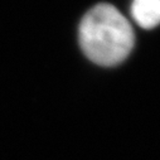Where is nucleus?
I'll return each mask as SVG.
<instances>
[{"label":"nucleus","mask_w":160,"mask_h":160,"mask_svg":"<svg viewBox=\"0 0 160 160\" xmlns=\"http://www.w3.org/2000/svg\"><path fill=\"white\" fill-rule=\"evenodd\" d=\"M134 30L113 5L98 4L86 13L79 24V44L83 53L100 66H116L131 52Z\"/></svg>","instance_id":"1"},{"label":"nucleus","mask_w":160,"mask_h":160,"mask_svg":"<svg viewBox=\"0 0 160 160\" xmlns=\"http://www.w3.org/2000/svg\"><path fill=\"white\" fill-rule=\"evenodd\" d=\"M131 14L138 25L151 29L160 24V0H134Z\"/></svg>","instance_id":"2"}]
</instances>
